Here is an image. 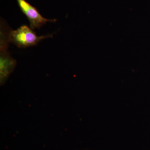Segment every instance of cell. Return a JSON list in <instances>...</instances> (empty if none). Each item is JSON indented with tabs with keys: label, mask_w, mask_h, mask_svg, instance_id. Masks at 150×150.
I'll return each instance as SVG.
<instances>
[{
	"label": "cell",
	"mask_w": 150,
	"mask_h": 150,
	"mask_svg": "<svg viewBox=\"0 0 150 150\" xmlns=\"http://www.w3.org/2000/svg\"><path fill=\"white\" fill-rule=\"evenodd\" d=\"M21 11L27 18L30 27L32 30L40 29L47 22H55L57 19H48L43 17L37 8L25 0H16Z\"/></svg>",
	"instance_id": "obj_2"
},
{
	"label": "cell",
	"mask_w": 150,
	"mask_h": 150,
	"mask_svg": "<svg viewBox=\"0 0 150 150\" xmlns=\"http://www.w3.org/2000/svg\"><path fill=\"white\" fill-rule=\"evenodd\" d=\"M16 61L10 56L7 51L1 52L0 74L1 83H4L15 68Z\"/></svg>",
	"instance_id": "obj_3"
},
{
	"label": "cell",
	"mask_w": 150,
	"mask_h": 150,
	"mask_svg": "<svg viewBox=\"0 0 150 150\" xmlns=\"http://www.w3.org/2000/svg\"><path fill=\"white\" fill-rule=\"evenodd\" d=\"M53 37V34L38 36L35 32L26 25L16 30H11L9 35L10 43L19 48H26L35 46L41 40Z\"/></svg>",
	"instance_id": "obj_1"
}]
</instances>
